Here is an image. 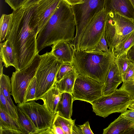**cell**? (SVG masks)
I'll return each instance as SVG.
<instances>
[{
    "label": "cell",
    "mask_w": 134,
    "mask_h": 134,
    "mask_svg": "<svg viewBox=\"0 0 134 134\" xmlns=\"http://www.w3.org/2000/svg\"><path fill=\"white\" fill-rule=\"evenodd\" d=\"M34 4L13 10L12 24L6 39L10 42L15 52L19 71L31 63L37 50L38 27L32 19Z\"/></svg>",
    "instance_id": "6da1fadb"
},
{
    "label": "cell",
    "mask_w": 134,
    "mask_h": 134,
    "mask_svg": "<svg viewBox=\"0 0 134 134\" xmlns=\"http://www.w3.org/2000/svg\"></svg>",
    "instance_id": "7dc6e473"
},
{
    "label": "cell",
    "mask_w": 134,
    "mask_h": 134,
    "mask_svg": "<svg viewBox=\"0 0 134 134\" xmlns=\"http://www.w3.org/2000/svg\"><path fill=\"white\" fill-rule=\"evenodd\" d=\"M40 61V55L37 54L31 63L25 68L13 72L11 78V95L16 103H24L26 88L31 80L35 76Z\"/></svg>",
    "instance_id": "ba28073f"
},
{
    "label": "cell",
    "mask_w": 134,
    "mask_h": 134,
    "mask_svg": "<svg viewBox=\"0 0 134 134\" xmlns=\"http://www.w3.org/2000/svg\"><path fill=\"white\" fill-rule=\"evenodd\" d=\"M51 51L59 60L63 63L73 64L74 51L69 42L61 41L51 46Z\"/></svg>",
    "instance_id": "9a60e30c"
},
{
    "label": "cell",
    "mask_w": 134,
    "mask_h": 134,
    "mask_svg": "<svg viewBox=\"0 0 134 134\" xmlns=\"http://www.w3.org/2000/svg\"><path fill=\"white\" fill-rule=\"evenodd\" d=\"M81 129L82 134H93L91 129L88 121L86 122L84 124L79 125Z\"/></svg>",
    "instance_id": "d590c367"
},
{
    "label": "cell",
    "mask_w": 134,
    "mask_h": 134,
    "mask_svg": "<svg viewBox=\"0 0 134 134\" xmlns=\"http://www.w3.org/2000/svg\"><path fill=\"white\" fill-rule=\"evenodd\" d=\"M134 110V109H133Z\"/></svg>",
    "instance_id": "c3c4849f"
},
{
    "label": "cell",
    "mask_w": 134,
    "mask_h": 134,
    "mask_svg": "<svg viewBox=\"0 0 134 134\" xmlns=\"http://www.w3.org/2000/svg\"><path fill=\"white\" fill-rule=\"evenodd\" d=\"M71 6L82 3L84 0H63Z\"/></svg>",
    "instance_id": "60d3db41"
},
{
    "label": "cell",
    "mask_w": 134,
    "mask_h": 134,
    "mask_svg": "<svg viewBox=\"0 0 134 134\" xmlns=\"http://www.w3.org/2000/svg\"><path fill=\"white\" fill-rule=\"evenodd\" d=\"M134 30V22L131 19L117 13L108 14L104 36L109 50L113 52L115 48Z\"/></svg>",
    "instance_id": "52a82bcc"
},
{
    "label": "cell",
    "mask_w": 134,
    "mask_h": 134,
    "mask_svg": "<svg viewBox=\"0 0 134 134\" xmlns=\"http://www.w3.org/2000/svg\"><path fill=\"white\" fill-rule=\"evenodd\" d=\"M0 45V60L3 63V66L6 68L12 66L16 71H19L15 52L9 41L6 39L4 42H1Z\"/></svg>",
    "instance_id": "2e32d148"
},
{
    "label": "cell",
    "mask_w": 134,
    "mask_h": 134,
    "mask_svg": "<svg viewBox=\"0 0 134 134\" xmlns=\"http://www.w3.org/2000/svg\"><path fill=\"white\" fill-rule=\"evenodd\" d=\"M17 120L23 128L25 134H37L38 131L29 117L18 106Z\"/></svg>",
    "instance_id": "7402d4cb"
},
{
    "label": "cell",
    "mask_w": 134,
    "mask_h": 134,
    "mask_svg": "<svg viewBox=\"0 0 134 134\" xmlns=\"http://www.w3.org/2000/svg\"><path fill=\"white\" fill-rule=\"evenodd\" d=\"M0 128H7L21 131L25 134L17 120L11 116L0 108Z\"/></svg>",
    "instance_id": "44dd1931"
},
{
    "label": "cell",
    "mask_w": 134,
    "mask_h": 134,
    "mask_svg": "<svg viewBox=\"0 0 134 134\" xmlns=\"http://www.w3.org/2000/svg\"><path fill=\"white\" fill-rule=\"evenodd\" d=\"M128 108L134 110V102L129 106Z\"/></svg>",
    "instance_id": "f6af8a7d"
},
{
    "label": "cell",
    "mask_w": 134,
    "mask_h": 134,
    "mask_svg": "<svg viewBox=\"0 0 134 134\" xmlns=\"http://www.w3.org/2000/svg\"><path fill=\"white\" fill-rule=\"evenodd\" d=\"M115 60L121 76L125 72L131 62L127 58L126 52L119 57L115 58Z\"/></svg>",
    "instance_id": "f1b7e54d"
},
{
    "label": "cell",
    "mask_w": 134,
    "mask_h": 134,
    "mask_svg": "<svg viewBox=\"0 0 134 134\" xmlns=\"http://www.w3.org/2000/svg\"><path fill=\"white\" fill-rule=\"evenodd\" d=\"M105 0H84L71 6L76 29L73 40L69 43L74 51L79 50L81 38L87 26L97 14L104 9Z\"/></svg>",
    "instance_id": "277c9868"
},
{
    "label": "cell",
    "mask_w": 134,
    "mask_h": 134,
    "mask_svg": "<svg viewBox=\"0 0 134 134\" xmlns=\"http://www.w3.org/2000/svg\"><path fill=\"white\" fill-rule=\"evenodd\" d=\"M122 115L127 120L134 123V110L129 109L121 113Z\"/></svg>",
    "instance_id": "e575fe53"
},
{
    "label": "cell",
    "mask_w": 134,
    "mask_h": 134,
    "mask_svg": "<svg viewBox=\"0 0 134 134\" xmlns=\"http://www.w3.org/2000/svg\"><path fill=\"white\" fill-rule=\"evenodd\" d=\"M13 10H16L22 7L25 0H4Z\"/></svg>",
    "instance_id": "d6a6232c"
},
{
    "label": "cell",
    "mask_w": 134,
    "mask_h": 134,
    "mask_svg": "<svg viewBox=\"0 0 134 134\" xmlns=\"http://www.w3.org/2000/svg\"><path fill=\"white\" fill-rule=\"evenodd\" d=\"M127 57L131 62L134 63V46L128 51L127 53Z\"/></svg>",
    "instance_id": "f35d334b"
},
{
    "label": "cell",
    "mask_w": 134,
    "mask_h": 134,
    "mask_svg": "<svg viewBox=\"0 0 134 134\" xmlns=\"http://www.w3.org/2000/svg\"><path fill=\"white\" fill-rule=\"evenodd\" d=\"M74 69L73 64L69 63H63L60 66L56 74L55 82L60 80L66 74Z\"/></svg>",
    "instance_id": "f546056e"
},
{
    "label": "cell",
    "mask_w": 134,
    "mask_h": 134,
    "mask_svg": "<svg viewBox=\"0 0 134 134\" xmlns=\"http://www.w3.org/2000/svg\"><path fill=\"white\" fill-rule=\"evenodd\" d=\"M63 62L51 52L40 55V61L35 76L37 87L36 100L42 96L54 85L58 71Z\"/></svg>",
    "instance_id": "5b68a950"
},
{
    "label": "cell",
    "mask_w": 134,
    "mask_h": 134,
    "mask_svg": "<svg viewBox=\"0 0 134 134\" xmlns=\"http://www.w3.org/2000/svg\"><path fill=\"white\" fill-rule=\"evenodd\" d=\"M76 133L82 134L80 127L79 126V127H77L75 125L72 128V134Z\"/></svg>",
    "instance_id": "b9f144b4"
},
{
    "label": "cell",
    "mask_w": 134,
    "mask_h": 134,
    "mask_svg": "<svg viewBox=\"0 0 134 134\" xmlns=\"http://www.w3.org/2000/svg\"><path fill=\"white\" fill-rule=\"evenodd\" d=\"M0 74L3 73V67L2 66V61L0 60Z\"/></svg>",
    "instance_id": "ee69618b"
},
{
    "label": "cell",
    "mask_w": 134,
    "mask_h": 134,
    "mask_svg": "<svg viewBox=\"0 0 134 134\" xmlns=\"http://www.w3.org/2000/svg\"><path fill=\"white\" fill-rule=\"evenodd\" d=\"M134 46V30L126 36L114 48L115 58H117L128 51Z\"/></svg>",
    "instance_id": "603a6c76"
},
{
    "label": "cell",
    "mask_w": 134,
    "mask_h": 134,
    "mask_svg": "<svg viewBox=\"0 0 134 134\" xmlns=\"http://www.w3.org/2000/svg\"><path fill=\"white\" fill-rule=\"evenodd\" d=\"M62 0H41L34 4L32 19L38 28L39 32L47 23Z\"/></svg>",
    "instance_id": "7c38bea8"
},
{
    "label": "cell",
    "mask_w": 134,
    "mask_h": 134,
    "mask_svg": "<svg viewBox=\"0 0 134 134\" xmlns=\"http://www.w3.org/2000/svg\"><path fill=\"white\" fill-rule=\"evenodd\" d=\"M134 102L128 93L119 89L110 94L102 96L91 105L93 111L96 115L105 118L113 113L125 111Z\"/></svg>",
    "instance_id": "8992f818"
},
{
    "label": "cell",
    "mask_w": 134,
    "mask_h": 134,
    "mask_svg": "<svg viewBox=\"0 0 134 134\" xmlns=\"http://www.w3.org/2000/svg\"><path fill=\"white\" fill-rule=\"evenodd\" d=\"M115 59L114 52L111 51L77 50L72 64L79 74L104 84Z\"/></svg>",
    "instance_id": "3957f363"
},
{
    "label": "cell",
    "mask_w": 134,
    "mask_h": 134,
    "mask_svg": "<svg viewBox=\"0 0 134 134\" xmlns=\"http://www.w3.org/2000/svg\"><path fill=\"white\" fill-rule=\"evenodd\" d=\"M0 108L12 117L17 120L18 116L16 108L13 107L5 97L0 89Z\"/></svg>",
    "instance_id": "4316f807"
},
{
    "label": "cell",
    "mask_w": 134,
    "mask_h": 134,
    "mask_svg": "<svg viewBox=\"0 0 134 134\" xmlns=\"http://www.w3.org/2000/svg\"><path fill=\"white\" fill-rule=\"evenodd\" d=\"M0 134H24V133L21 131L0 128Z\"/></svg>",
    "instance_id": "8d00e7d4"
},
{
    "label": "cell",
    "mask_w": 134,
    "mask_h": 134,
    "mask_svg": "<svg viewBox=\"0 0 134 134\" xmlns=\"http://www.w3.org/2000/svg\"><path fill=\"white\" fill-rule=\"evenodd\" d=\"M0 89L1 90L5 97L11 104L13 107L16 108L10 97L12 91L11 80L8 76L3 73L0 74Z\"/></svg>",
    "instance_id": "484cf974"
},
{
    "label": "cell",
    "mask_w": 134,
    "mask_h": 134,
    "mask_svg": "<svg viewBox=\"0 0 134 134\" xmlns=\"http://www.w3.org/2000/svg\"><path fill=\"white\" fill-rule=\"evenodd\" d=\"M108 46L105 38L104 34L97 45L95 50L98 51L108 52L111 51L108 48Z\"/></svg>",
    "instance_id": "836d02e7"
},
{
    "label": "cell",
    "mask_w": 134,
    "mask_h": 134,
    "mask_svg": "<svg viewBox=\"0 0 134 134\" xmlns=\"http://www.w3.org/2000/svg\"><path fill=\"white\" fill-rule=\"evenodd\" d=\"M119 89L124 90L128 93L134 100V80L124 82Z\"/></svg>",
    "instance_id": "1f68e13d"
},
{
    "label": "cell",
    "mask_w": 134,
    "mask_h": 134,
    "mask_svg": "<svg viewBox=\"0 0 134 134\" xmlns=\"http://www.w3.org/2000/svg\"><path fill=\"white\" fill-rule=\"evenodd\" d=\"M73 101L71 94L66 92L62 93L57 105L56 113L66 119H71Z\"/></svg>",
    "instance_id": "d6986e66"
},
{
    "label": "cell",
    "mask_w": 134,
    "mask_h": 134,
    "mask_svg": "<svg viewBox=\"0 0 134 134\" xmlns=\"http://www.w3.org/2000/svg\"><path fill=\"white\" fill-rule=\"evenodd\" d=\"M133 6L134 9V0H130Z\"/></svg>",
    "instance_id": "bcb514c9"
},
{
    "label": "cell",
    "mask_w": 134,
    "mask_h": 134,
    "mask_svg": "<svg viewBox=\"0 0 134 134\" xmlns=\"http://www.w3.org/2000/svg\"><path fill=\"white\" fill-rule=\"evenodd\" d=\"M134 134V126L132 127L128 131L127 134Z\"/></svg>",
    "instance_id": "7bdbcfd3"
},
{
    "label": "cell",
    "mask_w": 134,
    "mask_h": 134,
    "mask_svg": "<svg viewBox=\"0 0 134 134\" xmlns=\"http://www.w3.org/2000/svg\"><path fill=\"white\" fill-rule=\"evenodd\" d=\"M37 87L36 78L35 76L31 80L26 88L24 95V103L36 100L35 95Z\"/></svg>",
    "instance_id": "83f0119b"
},
{
    "label": "cell",
    "mask_w": 134,
    "mask_h": 134,
    "mask_svg": "<svg viewBox=\"0 0 134 134\" xmlns=\"http://www.w3.org/2000/svg\"><path fill=\"white\" fill-rule=\"evenodd\" d=\"M17 106L29 117L38 129L37 134L52 126L55 115L52 113L44 104L41 105L33 100Z\"/></svg>",
    "instance_id": "8fae6325"
},
{
    "label": "cell",
    "mask_w": 134,
    "mask_h": 134,
    "mask_svg": "<svg viewBox=\"0 0 134 134\" xmlns=\"http://www.w3.org/2000/svg\"><path fill=\"white\" fill-rule=\"evenodd\" d=\"M104 84L88 77L79 74L71 93L73 100L86 101L92 104L103 96Z\"/></svg>",
    "instance_id": "30bf717a"
},
{
    "label": "cell",
    "mask_w": 134,
    "mask_h": 134,
    "mask_svg": "<svg viewBox=\"0 0 134 134\" xmlns=\"http://www.w3.org/2000/svg\"><path fill=\"white\" fill-rule=\"evenodd\" d=\"M122 82L115 59L112 64L104 84L103 96L112 93L117 89L118 86Z\"/></svg>",
    "instance_id": "5bb4252c"
},
{
    "label": "cell",
    "mask_w": 134,
    "mask_h": 134,
    "mask_svg": "<svg viewBox=\"0 0 134 134\" xmlns=\"http://www.w3.org/2000/svg\"><path fill=\"white\" fill-rule=\"evenodd\" d=\"M121 77L123 82L134 80V63L131 62Z\"/></svg>",
    "instance_id": "4dcf8cb0"
},
{
    "label": "cell",
    "mask_w": 134,
    "mask_h": 134,
    "mask_svg": "<svg viewBox=\"0 0 134 134\" xmlns=\"http://www.w3.org/2000/svg\"><path fill=\"white\" fill-rule=\"evenodd\" d=\"M13 13L6 14H3L0 20V42L4 41L6 38L8 32L12 24Z\"/></svg>",
    "instance_id": "d4e9b609"
},
{
    "label": "cell",
    "mask_w": 134,
    "mask_h": 134,
    "mask_svg": "<svg viewBox=\"0 0 134 134\" xmlns=\"http://www.w3.org/2000/svg\"><path fill=\"white\" fill-rule=\"evenodd\" d=\"M75 27L71 6L62 0L47 23L37 35V52L39 53L44 48L59 42L72 41L75 37Z\"/></svg>",
    "instance_id": "7a4b0ae2"
},
{
    "label": "cell",
    "mask_w": 134,
    "mask_h": 134,
    "mask_svg": "<svg viewBox=\"0 0 134 134\" xmlns=\"http://www.w3.org/2000/svg\"><path fill=\"white\" fill-rule=\"evenodd\" d=\"M78 75L74 68L73 70L65 75L59 81L55 82L61 93L66 92L71 94L76 79Z\"/></svg>",
    "instance_id": "ffe728a7"
},
{
    "label": "cell",
    "mask_w": 134,
    "mask_h": 134,
    "mask_svg": "<svg viewBox=\"0 0 134 134\" xmlns=\"http://www.w3.org/2000/svg\"><path fill=\"white\" fill-rule=\"evenodd\" d=\"M41 0H25L22 7L27 8L33 5Z\"/></svg>",
    "instance_id": "ab89813d"
},
{
    "label": "cell",
    "mask_w": 134,
    "mask_h": 134,
    "mask_svg": "<svg viewBox=\"0 0 134 134\" xmlns=\"http://www.w3.org/2000/svg\"><path fill=\"white\" fill-rule=\"evenodd\" d=\"M61 94V93L55 83L53 86L40 98L38 100H42L43 104L47 109L52 113L55 115Z\"/></svg>",
    "instance_id": "ac0fdd59"
},
{
    "label": "cell",
    "mask_w": 134,
    "mask_h": 134,
    "mask_svg": "<svg viewBox=\"0 0 134 134\" xmlns=\"http://www.w3.org/2000/svg\"><path fill=\"white\" fill-rule=\"evenodd\" d=\"M107 15L104 9L92 19L83 33L79 50L87 51L95 49L104 34Z\"/></svg>",
    "instance_id": "9c48e42d"
},
{
    "label": "cell",
    "mask_w": 134,
    "mask_h": 134,
    "mask_svg": "<svg viewBox=\"0 0 134 134\" xmlns=\"http://www.w3.org/2000/svg\"><path fill=\"white\" fill-rule=\"evenodd\" d=\"M104 10L107 14L114 12L134 22V9L130 0H105Z\"/></svg>",
    "instance_id": "4fadbf2b"
},
{
    "label": "cell",
    "mask_w": 134,
    "mask_h": 134,
    "mask_svg": "<svg viewBox=\"0 0 134 134\" xmlns=\"http://www.w3.org/2000/svg\"><path fill=\"white\" fill-rule=\"evenodd\" d=\"M75 120L68 119L63 117L56 113L53 125L61 127L65 134H72V128L75 125Z\"/></svg>",
    "instance_id": "cb8c5ba5"
},
{
    "label": "cell",
    "mask_w": 134,
    "mask_h": 134,
    "mask_svg": "<svg viewBox=\"0 0 134 134\" xmlns=\"http://www.w3.org/2000/svg\"><path fill=\"white\" fill-rule=\"evenodd\" d=\"M51 129L52 134H65L62 129L59 126H55L53 125Z\"/></svg>",
    "instance_id": "74e56055"
},
{
    "label": "cell",
    "mask_w": 134,
    "mask_h": 134,
    "mask_svg": "<svg viewBox=\"0 0 134 134\" xmlns=\"http://www.w3.org/2000/svg\"><path fill=\"white\" fill-rule=\"evenodd\" d=\"M134 126V123L125 118L121 114L103 130V134H127Z\"/></svg>",
    "instance_id": "e0dca14e"
}]
</instances>
